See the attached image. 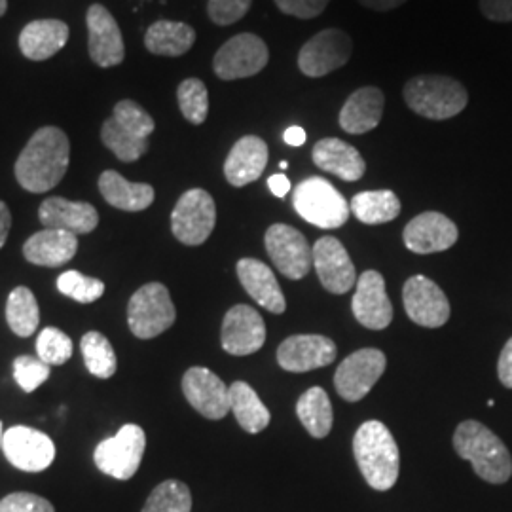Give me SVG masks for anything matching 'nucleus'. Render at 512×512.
<instances>
[{
	"label": "nucleus",
	"instance_id": "nucleus-1",
	"mask_svg": "<svg viewBox=\"0 0 512 512\" xmlns=\"http://www.w3.org/2000/svg\"><path fill=\"white\" fill-rule=\"evenodd\" d=\"M71 160V143L63 129H38L21 150L16 162V179L21 188L44 194L63 181Z\"/></svg>",
	"mask_w": 512,
	"mask_h": 512
},
{
	"label": "nucleus",
	"instance_id": "nucleus-2",
	"mask_svg": "<svg viewBox=\"0 0 512 512\" xmlns=\"http://www.w3.org/2000/svg\"><path fill=\"white\" fill-rule=\"evenodd\" d=\"M353 454L370 488L387 492L397 484L401 467L399 446L382 421H366L357 429Z\"/></svg>",
	"mask_w": 512,
	"mask_h": 512
},
{
	"label": "nucleus",
	"instance_id": "nucleus-3",
	"mask_svg": "<svg viewBox=\"0 0 512 512\" xmlns=\"http://www.w3.org/2000/svg\"><path fill=\"white\" fill-rule=\"evenodd\" d=\"M454 450L459 458L473 465L476 475L490 484H505L512 476L509 448L480 421L459 423L454 433Z\"/></svg>",
	"mask_w": 512,
	"mask_h": 512
},
{
	"label": "nucleus",
	"instance_id": "nucleus-4",
	"mask_svg": "<svg viewBox=\"0 0 512 512\" xmlns=\"http://www.w3.org/2000/svg\"><path fill=\"white\" fill-rule=\"evenodd\" d=\"M403 95L408 109L427 120L454 118L469 103L465 86L444 74H423L408 80Z\"/></svg>",
	"mask_w": 512,
	"mask_h": 512
},
{
	"label": "nucleus",
	"instance_id": "nucleus-5",
	"mask_svg": "<svg viewBox=\"0 0 512 512\" xmlns=\"http://www.w3.org/2000/svg\"><path fill=\"white\" fill-rule=\"evenodd\" d=\"M293 205L302 219L323 230L344 226L351 213L348 200L321 177H310L298 184Z\"/></svg>",
	"mask_w": 512,
	"mask_h": 512
},
{
	"label": "nucleus",
	"instance_id": "nucleus-6",
	"mask_svg": "<svg viewBox=\"0 0 512 512\" xmlns=\"http://www.w3.org/2000/svg\"><path fill=\"white\" fill-rule=\"evenodd\" d=\"M177 311L162 283H148L131 296L128 304L129 330L141 338L150 340L173 327Z\"/></svg>",
	"mask_w": 512,
	"mask_h": 512
},
{
	"label": "nucleus",
	"instance_id": "nucleus-7",
	"mask_svg": "<svg viewBox=\"0 0 512 512\" xmlns=\"http://www.w3.org/2000/svg\"><path fill=\"white\" fill-rule=\"evenodd\" d=\"M147 448V435L139 425H124L114 437L99 442L95 448V465L101 473L116 480H129L141 467Z\"/></svg>",
	"mask_w": 512,
	"mask_h": 512
},
{
	"label": "nucleus",
	"instance_id": "nucleus-8",
	"mask_svg": "<svg viewBox=\"0 0 512 512\" xmlns=\"http://www.w3.org/2000/svg\"><path fill=\"white\" fill-rule=\"evenodd\" d=\"M217 224V207L209 192L192 188L184 192L171 213L173 236L183 245H202L213 234Z\"/></svg>",
	"mask_w": 512,
	"mask_h": 512
},
{
	"label": "nucleus",
	"instance_id": "nucleus-9",
	"mask_svg": "<svg viewBox=\"0 0 512 512\" xmlns=\"http://www.w3.org/2000/svg\"><path fill=\"white\" fill-rule=\"evenodd\" d=\"M270 61L266 42L253 33H241L220 46L213 59V69L220 80L251 78L264 71Z\"/></svg>",
	"mask_w": 512,
	"mask_h": 512
},
{
	"label": "nucleus",
	"instance_id": "nucleus-10",
	"mask_svg": "<svg viewBox=\"0 0 512 512\" xmlns=\"http://www.w3.org/2000/svg\"><path fill=\"white\" fill-rule=\"evenodd\" d=\"M385 365L387 359L380 349L365 348L351 353L334 374V387L338 395L348 403L365 399L370 389L382 378Z\"/></svg>",
	"mask_w": 512,
	"mask_h": 512
},
{
	"label": "nucleus",
	"instance_id": "nucleus-11",
	"mask_svg": "<svg viewBox=\"0 0 512 512\" xmlns=\"http://www.w3.org/2000/svg\"><path fill=\"white\" fill-rule=\"evenodd\" d=\"M353 54V42L342 29H325L310 38L298 54V69L310 78H321L342 69Z\"/></svg>",
	"mask_w": 512,
	"mask_h": 512
},
{
	"label": "nucleus",
	"instance_id": "nucleus-12",
	"mask_svg": "<svg viewBox=\"0 0 512 512\" xmlns=\"http://www.w3.org/2000/svg\"><path fill=\"white\" fill-rule=\"evenodd\" d=\"M264 243L268 255L274 260L275 268L285 277L302 279L310 274L313 247H310L302 232L287 224H274L268 228Z\"/></svg>",
	"mask_w": 512,
	"mask_h": 512
},
{
	"label": "nucleus",
	"instance_id": "nucleus-13",
	"mask_svg": "<svg viewBox=\"0 0 512 512\" xmlns=\"http://www.w3.org/2000/svg\"><path fill=\"white\" fill-rule=\"evenodd\" d=\"M406 315L420 327L439 329L450 319V302L439 285L425 277L412 275L403 289Z\"/></svg>",
	"mask_w": 512,
	"mask_h": 512
},
{
	"label": "nucleus",
	"instance_id": "nucleus-14",
	"mask_svg": "<svg viewBox=\"0 0 512 512\" xmlns=\"http://www.w3.org/2000/svg\"><path fill=\"white\" fill-rule=\"evenodd\" d=\"M2 452L19 471L40 473L54 463L55 444L42 431L18 425L4 433Z\"/></svg>",
	"mask_w": 512,
	"mask_h": 512
},
{
	"label": "nucleus",
	"instance_id": "nucleus-15",
	"mask_svg": "<svg viewBox=\"0 0 512 512\" xmlns=\"http://www.w3.org/2000/svg\"><path fill=\"white\" fill-rule=\"evenodd\" d=\"M88 23V50L97 67H116L126 57L124 37L118 21L103 4H93L86 14Z\"/></svg>",
	"mask_w": 512,
	"mask_h": 512
},
{
	"label": "nucleus",
	"instance_id": "nucleus-16",
	"mask_svg": "<svg viewBox=\"0 0 512 512\" xmlns=\"http://www.w3.org/2000/svg\"><path fill=\"white\" fill-rule=\"evenodd\" d=\"M266 342V325L260 313L238 304L224 315L222 321V332H220V344L222 349L230 355H253Z\"/></svg>",
	"mask_w": 512,
	"mask_h": 512
},
{
	"label": "nucleus",
	"instance_id": "nucleus-17",
	"mask_svg": "<svg viewBox=\"0 0 512 512\" xmlns=\"http://www.w3.org/2000/svg\"><path fill=\"white\" fill-rule=\"evenodd\" d=\"M183 391L190 406L207 420H222L230 412L228 387L209 368L192 366L186 370Z\"/></svg>",
	"mask_w": 512,
	"mask_h": 512
},
{
	"label": "nucleus",
	"instance_id": "nucleus-18",
	"mask_svg": "<svg viewBox=\"0 0 512 512\" xmlns=\"http://www.w3.org/2000/svg\"><path fill=\"white\" fill-rule=\"evenodd\" d=\"M459 230L454 220L437 211L421 213L404 228V245L416 255L448 251L458 243Z\"/></svg>",
	"mask_w": 512,
	"mask_h": 512
},
{
	"label": "nucleus",
	"instance_id": "nucleus-19",
	"mask_svg": "<svg viewBox=\"0 0 512 512\" xmlns=\"http://www.w3.org/2000/svg\"><path fill=\"white\" fill-rule=\"evenodd\" d=\"M313 266L321 285L332 294H346L357 285V272L342 241L332 236L319 238L313 245Z\"/></svg>",
	"mask_w": 512,
	"mask_h": 512
},
{
	"label": "nucleus",
	"instance_id": "nucleus-20",
	"mask_svg": "<svg viewBox=\"0 0 512 512\" xmlns=\"http://www.w3.org/2000/svg\"><path fill=\"white\" fill-rule=\"evenodd\" d=\"M355 319L370 330H384L393 321V306L385 291L384 275L368 270L357 279V291L351 302Z\"/></svg>",
	"mask_w": 512,
	"mask_h": 512
},
{
	"label": "nucleus",
	"instance_id": "nucleus-21",
	"mask_svg": "<svg viewBox=\"0 0 512 512\" xmlns=\"http://www.w3.org/2000/svg\"><path fill=\"white\" fill-rule=\"evenodd\" d=\"M336 344L321 334H296L277 348V363L289 372L325 368L336 359Z\"/></svg>",
	"mask_w": 512,
	"mask_h": 512
},
{
	"label": "nucleus",
	"instance_id": "nucleus-22",
	"mask_svg": "<svg viewBox=\"0 0 512 512\" xmlns=\"http://www.w3.org/2000/svg\"><path fill=\"white\" fill-rule=\"evenodd\" d=\"M38 219L44 228L65 230L74 236L90 234L99 224V213L92 203L69 202L65 198H48L40 205Z\"/></svg>",
	"mask_w": 512,
	"mask_h": 512
},
{
	"label": "nucleus",
	"instance_id": "nucleus-23",
	"mask_svg": "<svg viewBox=\"0 0 512 512\" xmlns=\"http://www.w3.org/2000/svg\"><path fill=\"white\" fill-rule=\"evenodd\" d=\"M238 277L243 289L258 306L275 315H281L287 310V300L270 266L255 258H241L238 262Z\"/></svg>",
	"mask_w": 512,
	"mask_h": 512
},
{
	"label": "nucleus",
	"instance_id": "nucleus-24",
	"mask_svg": "<svg viewBox=\"0 0 512 512\" xmlns=\"http://www.w3.org/2000/svg\"><path fill=\"white\" fill-rule=\"evenodd\" d=\"M385 95L376 86L359 88L351 93L340 110V128L351 135H365L378 128L384 116Z\"/></svg>",
	"mask_w": 512,
	"mask_h": 512
},
{
	"label": "nucleus",
	"instance_id": "nucleus-25",
	"mask_svg": "<svg viewBox=\"0 0 512 512\" xmlns=\"http://www.w3.org/2000/svg\"><path fill=\"white\" fill-rule=\"evenodd\" d=\"M268 164V145L256 137V135H245L232 147L226 164H224V175L226 181L232 186H245L255 183L260 179Z\"/></svg>",
	"mask_w": 512,
	"mask_h": 512
},
{
	"label": "nucleus",
	"instance_id": "nucleus-26",
	"mask_svg": "<svg viewBox=\"0 0 512 512\" xmlns=\"http://www.w3.org/2000/svg\"><path fill=\"white\" fill-rule=\"evenodd\" d=\"M311 158L319 169L336 175L346 183H355L365 175L366 164L359 150L336 137L321 139L311 150Z\"/></svg>",
	"mask_w": 512,
	"mask_h": 512
},
{
	"label": "nucleus",
	"instance_id": "nucleus-27",
	"mask_svg": "<svg viewBox=\"0 0 512 512\" xmlns=\"http://www.w3.org/2000/svg\"><path fill=\"white\" fill-rule=\"evenodd\" d=\"M69 25L61 19H37L23 27L19 50L31 61H46L65 48Z\"/></svg>",
	"mask_w": 512,
	"mask_h": 512
},
{
	"label": "nucleus",
	"instance_id": "nucleus-28",
	"mask_svg": "<svg viewBox=\"0 0 512 512\" xmlns=\"http://www.w3.org/2000/svg\"><path fill=\"white\" fill-rule=\"evenodd\" d=\"M78 251V239L71 232L44 228L25 241L23 255L37 266L59 268L73 260Z\"/></svg>",
	"mask_w": 512,
	"mask_h": 512
},
{
	"label": "nucleus",
	"instance_id": "nucleus-29",
	"mask_svg": "<svg viewBox=\"0 0 512 512\" xmlns=\"http://www.w3.org/2000/svg\"><path fill=\"white\" fill-rule=\"evenodd\" d=\"M99 192L112 207L128 213L145 211L154 202V188L147 183H129L118 171L99 177Z\"/></svg>",
	"mask_w": 512,
	"mask_h": 512
},
{
	"label": "nucleus",
	"instance_id": "nucleus-30",
	"mask_svg": "<svg viewBox=\"0 0 512 512\" xmlns=\"http://www.w3.org/2000/svg\"><path fill=\"white\" fill-rule=\"evenodd\" d=\"M196 42V31L188 23L179 21H156L148 27L145 46L148 52L164 57H181L190 52Z\"/></svg>",
	"mask_w": 512,
	"mask_h": 512
},
{
	"label": "nucleus",
	"instance_id": "nucleus-31",
	"mask_svg": "<svg viewBox=\"0 0 512 512\" xmlns=\"http://www.w3.org/2000/svg\"><path fill=\"white\" fill-rule=\"evenodd\" d=\"M230 393V410L243 431L256 435L270 425V410L260 401L255 389L245 382H234L228 389Z\"/></svg>",
	"mask_w": 512,
	"mask_h": 512
},
{
	"label": "nucleus",
	"instance_id": "nucleus-32",
	"mask_svg": "<svg viewBox=\"0 0 512 512\" xmlns=\"http://www.w3.org/2000/svg\"><path fill=\"white\" fill-rule=\"evenodd\" d=\"M298 420L313 439H325L332 429V404L323 387H311L296 403Z\"/></svg>",
	"mask_w": 512,
	"mask_h": 512
},
{
	"label": "nucleus",
	"instance_id": "nucleus-33",
	"mask_svg": "<svg viewBox=\"0 0 512 512\" xmlns=\"http://www.w3.org/2000/svg\"><path fill=\"white\" fill-rule=\"evenodd\" d=\"M349 209L361 222L376 226L399 217L401 200L391 190H370L353 196Z\"/></svg>",
	"mask_w": 512,
	"mask_h": 512
},
{
	"label": "nucleus",
	"instance_id": "nucleus-34",
	"mask_svg": "<svg viewBox=\"0 0 512 512\" xmlns=\"http://www.w3.org/2000/svg\"><path fill=\"white\" fill-rule=\"evenodd\" d=\"M6 321L8 327L21 338L33 336L40 323V310L37 298L27 287L14 289L6 302Z\"/></svg>",
	"mask_w": 512,
	"mask_h": 512
},
{
	"label": "nucleus",
	"instance_id": "nucleus-35",
	"mask_svg": "<svg viewBox=\"0 0 512 512\" xmlns=\"http://www.w3.org/2000/svg\"><path fill=\"white\" fill-rule=\"evenodd\" d=\"M80 349L84 355L86 368L95 378L107 380L110 376H114V372L118 368V359H116L112 344L101 332L84 334L82 342H80Z\"/></svg>",
	"mask_w": 512,
	"mask_h": 512
},
{
	"label": "nucleus",
	"instance_id": "nucleus-36",
	"mask_svg": "<svg viewBox=\"0 0 512 512\" xmlns=\"http://www.w3.org/2000/svg\"><path fill=\"white\" fill-rule=\"evenodd\" d=\"M101 141L105 143V147L112 150V154L120 160V162H137L139 158H143L147 154L148 139L135 137L128 131L120 128L114 118L110 116L109 120H105L103 128H101Z\"/></svg>",
	"mask_w": 512,
	"mask_h": 512
},
{
	"label": "nucleus",
	"instance_id": "nucleus-37",
	"mask_svg": "<svg viewBox=\"0 0 512 512\" xmlns=\"http://www.w3.org/2000/svg\"><path fill=\"white\" fill-rule=\"evenodd\" d=\"M192 494L188 486L179 480H165L148 495L141 512H190Z\"/></svg>",
	"mask_w": 512,
	"mask_h": 512
},
{
	"label": "nucleus",
	"instance_id": "nucleus-38",
	"mask_svg": "<svg viewBox=\"0 0 512 512\" xmlns=\"http://www.w3.org/2000/svg\"><path fill=\"white\" fill-rule=\"evenodd\" d=\"M177 101L184 118L194 124L202 126L209 114V92L207 86L200 78H186L177 88Z\"/></svg>",
	"mask_w": 512,
	"mask_h": 512
},
{
	"label": "nucleus",
	"instance_id": "nucleus-39",
	"mask_svg": "<svg viewBox=\"0 0 512 512\" xmlns=\"http://www.w3.org/2000/svg\"><path fill=\"white\" fill-rule=\"evenodd\" d=\"M57 289H59V293L73 298L74 302L92 304L105 293V283L95 277H90V275L69 270V272L59 275Z\"/></svg>",
	"mask_w": 512,
	"mask_h": 512
},
{
	"label": "nucleus",
	"instance_id": "nucleus-40",
	"mask_svg": "<svg viewBox=\"0 0 512 512\" xmlns=\"http://www.w3.org/2000/svg\"><path fill=\"white\" fill-rule=\"evenodd\" d=\"M112 118L124 131L141 139H148L156 129L154 118L139 103L131 99L116 103V107L112 110Z\"/></svg>",
	"mask_w": 512,
	"mask_h": 512
},
{
	"label": "nucleus",
	"instance_id": "nucleus-41",
	"mask_svg": "<svg viewBox=\"0 0 512 512\" xmlns=\"http://www.w3.org/2000/svg\"><path fill=\"white\" fill-rule=\"evenodd\" d=\"M37 353L46 365H63L73 355V340L63 330L48 327L38 334Z\"/></svg>",
	"mask_w": 512,
	"mask_h": 512
},
{
	"label": "nucleus",
	"instance_id": "nucleus-42",
	"mask_svg": "<svg viewBox=\"0 0 512 512\" xmlns=\"http://www.w3.org/2000/svg\"><path fill=\"white\" fill-rule=\"evenodd\" d=\"M14 376L25 393H33L50 378V365L37 357L21 355L14 361Z\"/></svg>",
	"mask_w": 512,
	"mask_h": 512
},
{
	"label": "nucleus",
	"instance_id": "nucleus-43",
	"mask_svg": "<svg viewBox=\"0 0 512 512\" xmlns=\"http://www.w3.org/2000/svg\"><path fill=\"white\" fill-rule=\"evenodd\" d=\"M253 0H209L207 14L217 25H232L245 18Z\"/></svg>",
	"mask_w": 512,
	"mask_h": 512
},
{
	"label": "nucleus",
	"instance_id": "nucleus-44",
	"mask_svg": "<svg viewBox=\"0 0 512 512\" xmlns=\"http://www.w3.org/2000/svg\"><path fill=\"white\" fill-rule=\"evenodd\" d=\"M0 512H55L54 505L40 495L16 492L0 501Z\"/></svg>",
	"mask_w": 512,
	"mask_h": 512
},
{
	"label": "nucleus",
	"instance_id": "nucleus-45",
	"mask_svg": "<svg viewBox=\"0 0 512 512\" xmlns=\"http://www.w3.org/2000/svg\"><path fill=\"white\" fill-rule=\"evenodd\" d=\"M330 0H275V6L287 14L298 19H313L321 16Z\"/></svg>",
	"mask_w": 512,
	"mask_h": 512
},
{
	"label": "nucleus",
	"instance_id": "nucleus-46",
	"mask_svg": "<svg viewBox=\"0 0 512 512\" xmlns=\"http://www.w3.org/2000/svg\"><path fill=\"white\" fill-rule=\"evenodd\" d=\"M480 12L490 21L509 23L512 21V0H480Z\"/></svg>",
	"mask_w": 512,
	"mask_h": 512
},
{
	"label": "nucleus",
	"instance_id": "nucleus-47",
	"mask_svg": "<svg viewBox=\"0 0 512 512\" xmlns=\"http://www.w3.org/2000/svg\"><path fill=\"white\" fill-rule=\"evenodd\" d=\"M497 376L501 384L507 389H512V338L505 344V348L501 349L499 363H497Z\"/></svg>",
	"mask_w": 512,
	"mask_h": 512
},
{
	"label": "nucleus",
	"instance_id": "nucleus-48",
	"mask_svg": "<svg viewBox=\"0 0 512 512\" xmlns=\"http://www.w3.org/2000/svg\"><path fill=\"white\" fill-rule=\"evenodd\" d=\"M268 186H270V190H272L274 196H277V198H285V196L289 194V190H291V181H289L283 173H279V175H272V177L268 179Z\"/></svg>",
	"mask_w": 512,
	"mask_h": 512
},
{
	"label": "nucleus",
	"instance_id": "nucleus-49",
	"mask_svg": "<svg viewBox=\"0 0 512 512\" xmlns=\"http://www.w3.org/2000/svg\"><path fill=\"white\" fill-rule=\"evenodd\" d=\"M10 228H12V215H10V209L4 202H0V249L4 247L8 234H10Z\"/></svg>",
	"mask_w": 512,
	"mask_h": 512
},
{
	"label": "nucleus",
	"instance_id": "nucleus-50",
	"mask_svg": "<svg viewBox=\"0 0 512 512\" xmlns=\"http://www.w3.org/2000/svg\"><path fill=\"white\" fill-rule=\"evenodd\" d=\"M363 6L370 8V10H376V12H389V10H395L399 6H403L404 2L408 0H359Z\"/></svg>",
	"mask_w": 512,
	"mask_h": 512
},
{
	"label": "nucleus",
	"instance_id": "nucleus-51",
	"mask_svg": "<svg viewBox=\"0 0 512 512\" xmlns=\"http://www.w3.org/2000/svg\"><path fill=\"white\" fill-rule=\"evenodd\" d=\"M306 139H308V135L300 126H293L285 131V143L291 147H302L306 143Z\"/></svg>",
	"mask_w": 512,
	"mask_h": 512
},
{
	"label": "nucleus",
	"instance_id": "nucleus-52",
	"mask_svg": "<svg viewBox=\"0 0 512 512\" xmlns=\"http://www.w3.org/2000/svg\"><path fill=\"white\" fill-rule=\"evenodd\" d=\"M6 8H8V0H0V18L6 14Z\"/></svg>",
	"mask_w": 512,
	"mask_h": 512
},
{
	"label": "nucleus",
	"instance_id": "nucleus-53",
	"mask_svg": "<svg viewBox=\"0 0 512 512\" xmlns=\"http://www.w3.org/2000/svg\"><path fill=\"white\" fill-rule=\"evenodd\" d=\"M2 437H4V433H2V421H0V448H2Z\"/></svg>",
	"mask_w": 512,
	"mask_h": 512
},
{
	"label": "nucleus",
	"instance_id": "nucleus-54",
	"mask_svg": "<svg viewBox=\"0 0 512 512\" xmlns=\"http://www.w3.org/2000/svg\"><path fill=\"white\" fill-rule=\"evenodd\" d=\"M279 167H281V169H287V167H289V164H287V162H281V164H279Z\"/></svg>",
	"mask_w": 512,
	"mask_h": 512
}]
</instances>
